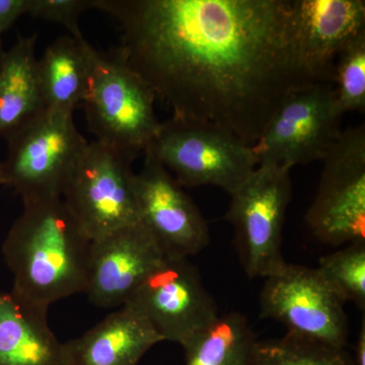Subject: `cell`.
Instances as JSON below:
<instances>
[{
  "label": "cell",
  "instance_id": "cell-1",
  "mask_svg": "<svg viewBox=\"0 0 365 365\" xmlns=\"http://www.w3.org/2000/svg\"><path fill=\"white\" fill-rule=\"evenodd\" d=\"M120 24L126 63L173 117L253 146L280 106L316 81L300 66L290 0H93Z\"/></svg>",
  "mask_w": 365,
  "mask_h": 365
},
{
  "label": "cell",
  "instance_id": "cell-2",
  "mask_svg": "<svg viewBox=\"0 0 365 365\" xmlns=\"http://www.w3.org/2000/svg\"><path fill=\"white\" fill-rule=\"evenodd\" d=\"M24 203L2 255L14 277L11 292L44 309L85 292L91 240L61 197Z\"/></svg>",
  "mask_w": 365,
  "mask_h": 365
},
{
  "label": "cell",
  "instance_id": "cell-3",
  "mask_svg": "<svg viewBox=\"0 0 365 365\" xmlns=\"http://www.w3.org/2000/svg\"><path fill=\"white\" fill-rule=\"evenodd\" d=\"M155 95L121 53L93 49L90 83L83 106L96 140L137 158L155 140L160 122Z\"/></svg>",
  "mask_w": 365,
  "mask_h": 365
},
{
  "label": "cell",
  "instance_id": "cell-4",
  "mask_svg": "<svg viewBox=\"0 0 365 365\" xmlns=\"http://www.w3.org/2000/svg\"><path fill=\"white\" fill-rule=\"evenodd\" d=\"M148 148L182 187L215 186L232 194L258 167L253 148L215 125L172 117Z\"/></svg>",
  "mask_w": 365,
  "mask_h": 365
},
{
  "label": "cell",
  "instance_id": "cell-5",
  "mask_svg": "<svg viewBox=\"0 0 365 365\" xmlns=\"http://www.w3.org/2000/svg\"><path fill=\"white\" fill-rule=\"evenodd\" d=\"M7 157L0 163L1 185L23 202L62 197L74 163L88 141L73 113L46 109L6 139Z\"/></svg>",
  "mask_w": 365,
  "mask_h": 365
},
{
  "label": "cell",
  "instance_id": "cell-6",
  "mask_svg": "<svg viewBox=\"0 0 365 365\" xmlns=\"http://www.w3.org/2000/svg\"><path fill=\"white\" fill-rule=\"evenodd\" d=\"M135 158L93 140L74 163L61 198L91 241L140 222L131 167Z\"/></svg>",
  "mask_w": 365,
  "mask_h": 365
},
{
  "label": "cell",
  "instance_id": "cell-7",
  "mask_svg": "<svg viewBox=\"0 0 365 365\" xmlns=\"http://www.w3.org/2000/svg\"><path fill=\"white\" fill-rule=\"evenodd\" d=\"M292 169L258 165L230 194L227 220L234 227L235 246L249 277L267 278L287 263L282 232L292 199Z\"/></svg>",
  "mask_w": 365,
  "mask_h": 365
},
{
  "label": "cell",
  "instance_id": "cell-8",
  "mask_svg": "<svg viewBox=\"0 0 365 365\" xmlns=\"http://www.w3.org/2000/svg\"><path fill=\"white\" fill-rule=\"evenodd\" d=\"M323 170L307 227L323 244L365 242V126L341 132L322 160Z\"/></svg>",
  "mask_w": 365,
  "mask_h": 365
},
{
  "label": "cell",
  "instance_id": "cell-9",
  "mask_svg": "<svg viewBox=\"0 0 365 365\" xmlns=\"http://www.w3.org/2000/svg\"><path fill=\"white\" fill-rule=\"evenodd\" d=\"M341 119L333 83H314L297 91L252 146L258 165L294 168L323 160L342 132Z\"/></svg>",
  "mask_w": 365,
  "mask_h": 365
},
{
  "label": "cell",
  "instance_id": "cell-10",
  "mask_svg": "<svg viewBox=\"0 0 365 365\" xmlns=\"http://www.w3.org/2000/svg\"><path fill=\"white\" fill-rule=\"evenodd\" d=\"M265 279L260 295L262 319L279 322L287 332L346 348L349 327L345 304L318 268L287 263Z\"/></svg>",
  "mask_w": 365,
  "mask_h": 365
},
{
  "label": "cell",
  "instance_id": "cell-11",
  "mask_svg": "<svg viewBox=\"0 0 365 365\" xmlns=\"http://www.w3.org/2000/svg\"><path fill=\"white\" fill-rule=\"evenodd\" d=\"M126 304L143 314L163 341L181 346L220 314L198 268L188 259L167 256Z\"/></svg>",
  "mask_w": 365,
  "mask_h": 365
},
{
  "label": "cell",
  "instance_id": "cell-12",
  "mask_svg": "<svg viewBox=\"0 0 365 365\" xmlns=\"http://www.w3.org/2000/svg\"><path fill=\"white\" fill-rule=\"evenodd\" d=\"M134 185L139 220L165 256L189 259L208 246L210 230L200 209L150 148Z\"/></svg>",
  "mask_w": 365,
  "mask_h": 365
},
{
  "label": "cell",
  "instance_id": "cell-13",
  "mask_svg": "<svg viewBox=\"0 0 365 365\" xmlns=\"http://www.w3.org/2000/svg\"><path fill=\"white\" fill-rule=\"evenodd\" d=\"M165 258L160 245L141 222L93 240L85 294L96 307H123Z\"/></svg>",
  "mask_w": 365,
  "mask_h": 365
},
{
  "label": "cell",
  "instance_id": "cell-14",
  "mask_svg": "<svg viewBox=\"0 0 365 365\" xmlns=\"http://www.w3.org/2000/svg\"><path fill=\"white\" fill-rule=\"evenodd\" d=\"M300 66L316 83H333L340 52L365 33L364 0H290Z\"/></svg>",
  "mask_w": 365,
  "mask_h": 365
},
{
  "label": "cell",
  "instance_id": "cell-15",
  "mask_svg": "<svg viewBox=\"0 0 365 365\" xmlns=\"http://www.w3.org/2000/svg\"><path fill=\"white\" fill-rule=\"evenodd\" d=\"M160 342L162 337L150 322L124 304L63 345L67 365H138L145 353Z\"/></svg>",
  "mask_w": 365,
  "mask_h": 365
},
{
  "label": "cell",
  "instance_id": "cell-16",
  "mask_svg": "<svg viewBox=\"0 0 365 365\" xmlns=\"http://www.w3.org/2000/svg\"><path fill=\"white\" fill-rule=\"evenodd\" d=\"M48 309L0 290V365H67Z\"/></svg>",
  "mask_w": 365,
  "mask_h": 365
},
{
  "label": "cell",
  "instance_id": "cell-17",
  "mask_svg": "<svg viewBox=\"0 0 365 365\" xmlns=\"http://www.w3.org/2000/svg\"><path fill=\"white\" fill-rule=\"evenodd\" d=\"M37 36H20L4 52L0 67V136L9 138L44 111L41 93Z\"/></svg>",
  "mask_w": 365,
  "mask_h": 365
},
{
  "label": "cell",
  "instance_id": "cell-18",
  "mask_svg": "<svg viewBox=\"0 0 365 365\" xmlns=\"http://www.w3.org/2000/svg\"><path fill=\"white\" fill-rule=\"evenodd\" d=\"M93 48L85 40L63 36L46 48L38 59L45 109L73 113L83 105L91 71Z\"/></svg>",
  "mask_w": 365,
  "mask_h": 365
},
{
  "label": "cell",
  "instance_id": "cell-19",
  "mask_svg": "<svg viewBox=\"0 0 365 365\" xmlns=\"http://www.w3.org/2000/svg\"><path fill=\"white\" fill-rule=\"evenodd\" d=\"M257 342L248 319L232 312L218 314L182 347L186 365H250Z\"/></svg>",
  "mask_w": 365,
  "mask_h": 365
},
{
  "label": "cell",
  "instance_id": "cell-20",
  "mask_svg": "<svg viewBox=\"0 0 365 365\" xmlns=\"http://www.w3.org/2000/svg\"><path fill=\"white\" fill-rule=\"evenodd\" d=\"M250 365H354L345 348L325 344L297 334L258 341Z\"/></svg>",
  "mask_w": 365,
  "mask_h": 365
},
{
  "label": "cell",
  "instance_id": "cell-21",
  "mask_svg": "<svg viewBox=\"0 0 365 365\" xmlns=\"http://www.w3.org/2000/svg\"><path fill=\"white\" fill-rule=\"evenodd\" d=\"M318 270L343 302L365 309V242H353L344 249L322 257Z\"/></svg>",
  "mask_w": 365,
  "mask_h": 365
},
{
  "label": "cell",
  "instance_id": "cell-22",
  "mask_svg": "<svg viewBox=\"0 0 365 365\" xmlns=\"http://www.w3.org/2000/svg\"><path fill=\"white\" fill-rule=\"evenodd\" d=\"M335 104L341 116L365 110V33L352 40L334 66Z\"/></svg>",
  "mask_w": 365,
  "mask_h": 365
},
{
  "label": "cell",
  "instance_id": "cell-23",
  "mask_svg": "<svg viewBox=\"0 0 365 365\" xmlns=\"http://www.w3.org/2000/svg\"><path fill=\"white\" fill-rule=\"evenodd\" d=\"M91 9L93 0H28L26 14L63 26L71 37L85 40L79 29V16Z\"/></svg>",
  "mask_w": 365,
  "mask_h": 365
},
{
  "label": "cell",
  "instance_id": "cell-24",
  "mask_svg": "<svg viewBox=\"0 0 365 365\" xmlns=\"http://www.w3.org/2000/svg\"><path fill=\"white\" fill-rule=\"evenodd\" d=\"M28 0H0V41L24 14H26Z\"/></svg>",
  "mask_w": 365,
  "mask_h": 365
},
{
  "label": "cell",
  "instance_id": "cell-25",
  "mask_svg": "<svg viewBox=\"0 0 365 365\" xmlns=\"http://www.w3.org/2000/svg\"><path fill=\"white\" fill-rule=\"evenodd\" d=\"M354 365H365V319H362L356 346H355Z\"/></svg>",
  "mask_w": 365,
  "mask_h": 365
},
{
  "label": "cell",
  "instance_id": "cell-26",
  "mask_svg": "<svg viewBox=\"0 0 365 365\" xmlns=\"http://www.w3.org/2000/svg\"><path fill=\"white\" fill-rule=\"evenodd\" d=\"M4 47H2V42L0 41V67H1L2 63V59H4Z\"/></svg>",
  "mask_w": 365,
  "mask_h": 365
},
{
  "label": "cell",
  "instance_id": "cell-27",
  "mask_svg": "<svg viewBox=\"0 0 365 365\" xmlns=\"http://www.w3.org/2000/svg\"><path fill=\"white\" fill-rule=\"evenodd\" d=\"M0 185H1V176H0Z\"/></svg>",
  "mask_w": 365,
  "mask_h": 365
}]
</instances>
